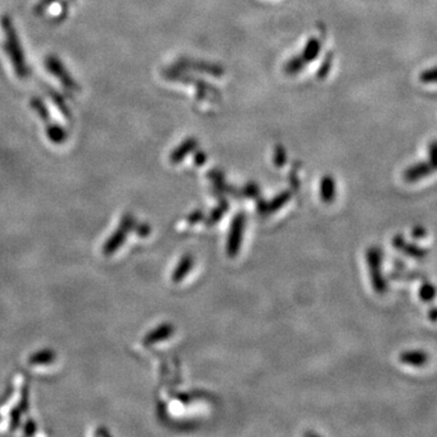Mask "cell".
I'll use <instances>...</instances> for the list:
<instances>
[{
    "instance_id": "obj_13",
    "label": "cell",
    "mask_w": 437,
    "mask_h": 437,
    "mask_svg": "<svg viewBox=\"0 0 437 437\" xmlns=\"http://www.w3.org/2000/svg\"><path fill=\"white\" fill-rule=\"evenodd\" d=\"M55 360V353L52 350H42L32 355L29 358L31 364H49L54 362Z\"/></svg>"
},
{
    "instance_id": "obj_28",
    "label": "cell",
    "mask_w": 437,
    "mask_h": 437,
    "mask_svg": "<svg viewBox=\"0 0 437 437\" xmlns=\"http://www.w3.org/2000/svg\"><path fill=\"white\" fill-rule=\"evenodd\" d=\"M34 430H36V428H34V424L32 423V422H29V423H27V425H26V434H29V435H32L33 433H34Z\"/></svg>"
},
{
    "instance_id": "obj_15",
    "label": "cell",
    "mask_w": 437,
    "mask_h": 437,
    "mask_svg": "<svg viewBox=\"0 0 437 437\" xmlns=\"http://www.w3.org/2000/svg\"><path fill=\"white\" fill-rule=\"evenodd\" d=\"M437 288L430 282H424L422 287L419 289V298L422 299L424 302H433L436 298Z\"/></svg>"
},
{
    "instance_id": "obj_21",
    "label": "cell",
    "mask_w": 437,
    "mask_h": 437,
    "mask_svg": "<svg viewBox=\"0 0 437 437\" xmlns=\"http://www.w3.org/2000/svg\"><path fill=\"white\" fill-rule=\"evenodd\" d=\"M330 67H332V56H330L329 59V55H328L326 61H325V64L321 66V68L318 71V75H318V78H322V80H323V78H325V77L329 73Z\"/></svg>"
},
{
    "instance_id": "obj_7",
    "label": "cell",
    "mask_w": 437,
    "mask_h": 437,
    "mask_svg": "<svg viewBox=\"0 0 437 437\" xmlns=\"http://www.w3.org/2000/svg\"><path fill=\"white\" fill-rule=\"evenodd\" d=\"M172 333H174V327L170 323H164V325L157 327L152 332H149V334L145 336L144 344L147 345V346L157 344V343H161V341L170 338Z\"/></svg>"
},
{
    "instance_id": "obj_9",
    "label": "cell",
    "mask_w": 437,
    "mask_h": 437,
    "mask_svg": "<svg viewBox=\"0 0 437 437\" xmlns=\"http://www.w3.org/2000/svg\"><path fill=\"white\" fill-rule=\"evenodd\" d=\"M195 146H197V141L195 139H187L186 141H184L177 149L172 151V154H170V162L172 163L182 162L187 154L195 149Z\"/></svg>"
},
{
    "instance_id": "obj_10",
    "label": "cell",
    "mask_w": 437,
    "mask_h": 437,
    "mask_svg": "<svg viewBox=\"0 0 437 437\" xmlns=\"http://www.w3.org/2000/svg\"><path fill=\"white\" fill-rule=\"evenodd\" d=\"M192 266H193V258L191 255L184 256L180 262L177 264V269L172 272V282H175V283L182 282V279H185L188 272L191 271Z\"/></svg>"
},
{
    "instance_id": "obj_27",
    "label": "cell",
    "mask_w": 437,
    "mask_h": 437,
    "mask_svg": "<svg viewBox=\"0 0 437 437\" xmlns=\"http://www.w3.org/2000/svg\"><path fill=\"white\" fill-rule=\"evenodd\" d=\"M149 233V226H147V225H141V226H140L139 228L140 236H142V237H145V236H147Z\"/></svg>"
},
{
    "instance_id": "obj_11",
    "label": "cell",
    "mask_w": 437,
    "mask_h": 437,
    "mask_svg": "<svg viewBox=\"0 0 437 437\" xmlns=\"http://www.w3.org/2000/svg\"><path fill=\"white\" fill-rule=\"evenodd\" d=\"M321 198L325 203H332L335 198V182L332 177H325L321 180Z\"/></svg>"
},
{
    "instance_id": "obj_2",
    "label": "cell",
    "mask_w": 437,
    "mask_h": 437,
    "mask_svg": "<svg viewBox=\"0 0 437 437\" xmlns=\"http://www.w3.org/2000/svg\"><path fill=\"white\" fill-rule=\"evenodd\" d=\"M3 22H4L5 36H6V44H5L6 52H9V55L13 59L15 70L17 72V75H27V70H26V65H24V55L21 52V47H20L14 27H13V24L8 17H5Z\"/></svg>"
},
{
    "instance_id": "obj_20",
    "label": "cell",
    "mask_w": 437,
    "mask_h": 437,
    "mask_svg": "<svg viewBox=\"0 0 437 437\" xmlns=\"http://www.w3.org/2000/svg\"><path fill=\"white\" fill-rule=\"evenodd\" d=\"M429 159L437 170V141H431L429 145Z\"/></svg>"
},
{
    "instance_id": "obj_6",
    "label": "cell",
    "mask_w": 437,
    "mask_h": 437,
    "mask_svg": "<svg viewBox=\"0 0 437 437\" xmlns=\"http://www.w3.org/2000/svg\"><path fill=\"white\" fill-rule=\"evenodd\" d=\"M392 246H395L397 251H403L406 255L413 259H424L429 254L428 249L418 244L407 242L402 235H396L395 237L392 238Z\"/></svg>"
},
{
    "instance_id": "obj_3",
    "label": "cell",
    "mask_w": 437,
    "mask_h": 437,
    "mask_svg": "<svg viewBox=\"0 0 437 437\" xmlns=\"http://www.w3.org/2000/svg\"><path fill=\"white\" fill-rule=\"evenodd\" d=\"M133 226H134V218L131 214L124 215L118 230H116L111 237L108 238V242L105 243L103 248V255L110 256L114 251H118L123 246L128 232L131 231Z\"/></svg>"
},
{
    "instance_id": "obj_4",
    "label": "cell",
    "mask_w": 437,
    "mask_h": 437,
    "mask_svg": "<svg viewBox=\"0 0 437 437\" xmlns=\"http://www.w3.org/2000/svg\"><path fill=\"white\" fill-rule=\"evenodd\" d=\"M244 223H246V216L242 213L236 215L232 220L228 239V255L230 258H235V256L237 255L238 251L241 248L243 231H244Z\"/></svg>"
},
{
    "instance_id": "obj_17",
    "label": "cell",
    "mask_w": 437,
    "mask_h": 437,
    "mask_svg": "<svg viewBox=\"0 0 437 437\" xmlns=\"http://www.w3.org/2000/svg\"><path fill=\"white\" fill-rule=\"evenodd\" d=\"M419 80L424 84L437 83V66L425 70L419 75Z\"/></svg>"
},
{
    "instance_id": "obj_18",
    "label": "cell",
    "mask_w": 437,
    "mask_h": 437,
    "mask_svg": "<svg viewBox=\"0 0 437 437\" xmlns=\"http://www.w3.org/2000/svg\"><path fill=\"white\" fill-rule=\"evenodd\" d=\"M274 164L277 167H283L286 161H287V154H286V149L282 146H277L276 151H274Z\"/></svg>"
},
{
    "instance_id": "obj_14",
    "label": "cell",
    "mask_w": 437,
    "mask_h": 437,
    "mask_svg": "<svg viewBox=\"0 0 437 437\" xmlns=\"http://www.w3.org/2000/svg\"><path fill=\"white\" fill-rule=\"evenodd\" d=\"M289 198H290V193H289V192H283V193H281V195H277V197H274V200H271L269 205H266V207L262 208V212H264V213H272V212H276V210H279V208H282V207L288 202Z\"/></svg>"
},
{
    "instance_id": "obj_23",
    "label": "cell",
    "mask_w": 437,
    "mask_h": 437,
    "mask_svg": "<svg viewBox=\"0 0 437 437\" xmlns=\"http://www.w3.org/2000/svg\"><path fill=\"white\" fill-rule=\"evenodd\" d=\"M246 195L249 197H256L259 195V187L256 186L255 184H249L246 187Z\"/></svg>"
},
{
    "instance_id": "obj_1",
    "label": "cell",
    "mask_w": 437,
    "mask_h": 437,
    "mask_svg": "<svg viewBox=\"0 0 437 437\" xmlns=\"http://www.w3.org/2000/svg\"><path fill=\"white\" fill-rule=\"evenodd\" d=\"M366 261H367L372 287L376 293L379 295L386 293L387 284H386L385 277L383 274V251L380 248L373 246L368 248L366 251Z\"/></svg>"
},
{
    "instance_id": "obj_25",
    "label": "cell",
    "mask_w": 437,
    "mask_h": 437,
    "mask_svg": "<svg viewBox=\"0 0 437 437\" xmlns=\"http://www.w3.org/2000/svg\"><path fill=\"white\" fill-rule=\"evenodd\" d=\"M429 320L431 322H437V307H431L428 312Z\"/></svg>"
},
{
    "instance_id": "obj_22",
    "label": "cell",
    "mask_w": 437,
    "mask_h": 437,
    "mask_svg": "<svg viewBox=\"0 0 437 437\" xmlns=\"http://www.w3.org/2000/svg\"><path fill=\"white\" fill-rule=\"evenodd\" d=\"M427 233H428L427 232V228L418 225V226H415V228H413V230H412V237H413L414 239H422V238L427 236Z\"/></svg>"
},
{
    "instance_id": "obj_5",
    "label": "cell",
    "mask_w": 437,
    "mask_h": 437,
    "mask_svg": "<svg viewBox=\"0 0 437 437\" xmlns=\"http://www.w3.org/2000/svg\"><path fill=\"white\" fill-rule=\"evenodd\" d=\"M435 172H437L436 168L430 162V159H427V161L412 164L410 167L407 168L402 174V177L406 182L413 184V182H420L425 177H430Z\"/></svg>"
},
{
    "instance_id": "obj_12",
    "label": "cell",
    "mask_w": 437,
    "mask_h": 437,
    "mask_svg": "<svg viewBox=\"0 0 437 437\" xmlns=\"http://www.w3.org/2000/svg\"><path fill=\"white\" fill-rule=\"evenodd\" d=\"M321 50V43L316 38H311L309 42H307L306 47L304 49V52H302V59L306 61V62H310V61H313L316 59L317 56H318V52Z\"/></svg>"
},
{
    "instance_id": "obj_8",
    "label": "cell",
    "mask_w": 437,
    "mask_h": 437,
    "mask_svg": "<svg viewBox=\"0 0 437 437\" xmlns=\"http://www.w3.org/2000/svg\"><path fill=\"white\" fill-rule=\"evenodd\" d=\"M400 362L412 367H423L429 362V355L422 350L405 351L400 355Z\"/></svg>"
},
{
    "instance_id": "obj_26",
    "label": "cell",
    "mask_w": 437,
    "mask_h": 437,
    "mask_svg": "<svg viewBox=\"0 0 437 437\" xmlns=\"http://www.w3.org/2000/svg\"><path fill=\"white\" fill-rule=\"evenodd\" d=\"M195 159V163L198 164V165H200V164L205 163L207 157H205V154H203V152H197Z\"/></svg>"
},
{
    "instance_id": "obj_19",
    "label": "cell",
    "mask_w": 437,
    "mask_h": 437,
    "mask_svg": "<svg viewBox=\"0 0 437 437\" xmlns=\"http://www.w3.org/2000/svg\"><path fill=\"white\" fill-rule=\"evenodd\" d=\"M228 202H223L221 205H218V208L212 213L210 215L209 223H213L215 221H218V218L223 216V213L228 210Z\"/></svg>"
},
{
    "instance_id": "obj_16",
    "label": "cell",
    "mask_w": 437,
    "mask_h": 437,
    "mask_svg": "<svg viewBox=\"0 0 437 437\" xmlns=\"http://www.w3.org/2000/svg\"><path fill=\"white\" fill-rule=\"evenodd\" d=\"M305 64H306V61L304 60L302 56H297V57L290 59V60L286 64L284 71H286V73H288V75H297L298 72H300V71L304 68Z\"/></svg>"
},
{
    "instance_id": "obj_24",
    "label": "cell",
    "mask_w": 437,
    "mask_h": 437,
    "mask_svg": "<svg viewBox=\"0 0 437 437\" xmlns=\"http://www.w3.org/2000/svg\"><path fill=\"white\" fill-rule=\"evenodd\" d=\"M203 218V214H202V212H195V213H192L191 216L188 218V221H190V223H197V221H198V220H200V218Z\"/></svg>"
}]
</instances>
